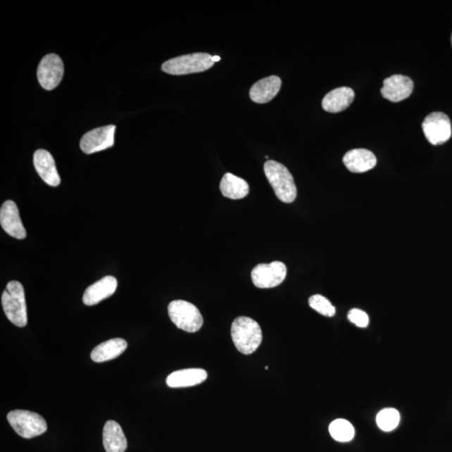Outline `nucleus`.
<instances>
[{
	"mask_svg": "<svg viewBox=\"0 0 452 452\" xmlns=\"http://www.w3.org/2000/svg\"><path fill=\"white\" fill-rule=\"evenodd\" d=\"M281 87L282 80L277 75L261 79L251 88V99L256 103H268L278 94Z\"/></svg>",
	"mask_w": 452,
	"mask_h": 452,
	"instance_id": "2eb2a0df",
	"label": "nucleus"
},
{
	"mask_svg": "<svg viewBox=\"0 0 452 452\" xmlns=\"http://www.w3.org/2000/svg\"><path fill=\"white\" fill-rule=\"evenodd\" d=\"M7 420L18 435L25 439L41 436L47 431L46 420L35 412L12 410L8 414Z\"/></svg>",
	"mask_w": 452,
	"mask_h": 452,
	"instance_id": "39448f33",
	"label": "nucleus"
},
{
	"mask_svg": "<svg viewBox=\"0 0 452 452\" xmlns=\"http://www.w3.org/2000/svg\"><path fill=\"white\" fill-rule=\"evenodd\" d=\"M286 277L287 267L281 261L257 265L251 272L252 282L258 288L276 287L284 282Z\"/></svg>",
	"mask_w": 452,
	"mask_h": 452,
	"instance_id": "6e6552de",
	"label": "nucleus"
},
{
	"mask_svg": "<svg viewBox=\"0 0 452 452\" xmlns=\"http://www.w3.org/2000/svg\"><path fill=\"white\" fill-rule=\"evenodd\" d=\"M414 89V82L410 77L402 75H394L384 81V86L381 88V94L384 99L398 103L408 99Z\"/></svg>",
	"mask_w": 452,
	"mask_h": 452,
	"instance_id": "9b49d317",
	"label": "nucleus"
},
{
	"mask_svg": "<svg viewBox=\"0 0 452 452\" xmlns=\"http://www.w3.org/2000/svg\"><path fill=\"white\" fill-rule=\"evenodd\" d=\"M212 57L207 53H194L175 57L165 62L162 70L168 74L178 75L206 72L215 64Z\"/></svg>",
	"mask_w": 452,
	"mask_h": 452,
	"instance_id": "20e7f679",
	"label": "nucleus"
},
{
	"mask_svg": "<svg viewBox=\"0 0 452 452\" xmlns=\"http://www.w3.org/2000/svg\"><path fill=\"white\" fill-rule=\"evenodd\" d=\"M34 166L39 177L48 185L57 187L61 184V178L58 171H57L56 162L48 151L39 149L34 153Z\"/></svg>",
	"mask_w": 452,
	"mask_h": 452,
	"instance_id": "ddd939ff",
	"label": "nucleus"
},
{
	"mask_svg": "<svg viewBox=\"0 0 452 452\" xmlns=\"http://www.w3.org/2000/svg\"><path fill=\"white\" fill-rule=\"evenodd\" d=\"M264 172L281 201L290 203L295 201L298 190L294 177L284 165L277 161H268L265 163Z\"/></svg>",
	"mask_w": 452,
	"mask_h": 452,
	"instance_id": "f03ea898",
	"label": "nucleus"
},
{
	"mask_svg": "<svg viewBox=\"0 0 452 452\" xmlns=\"http://www.w3.org/2000/svg\"><path fill=\"white\" fill-rule=\"evenodd\" d=\"M329 432L331 437L337 441L348 442L353 440L356 429L348 420L338 419L330 424Z\"/></svg>",
	"mask_w": 452,
	"mask_h": 452,
	"instance_id": "4be33fe9",
	"label": "nucleus"
},
{
	"mask_svg": "<svg viewBox=\"0 0 452 452\" xmlns=\"http://www.w3.org/2000/svg\"><path fill=\"white\" fill-rule=\"evenodd\" d=\"M212 59H213V61H214L215 63V62L220 61V57L218 56H215L212 57Z\"/></svg>",
	"mask_w": 452,
	"mask_h": 452,
	"instance_id": "a878e982",
	"label": "nucleus"
},
{
	"mask_svg": "<svg viewBox=\"0 0 452 452\" xmlns=\"http://www.w3.org/2000/svg\"><path fill=\"white\" fill-rule=\"evenodd\" d=\"M2 306L8 320L17 327L27 325V308H26L25 290L17 281L8 282L2 294Z\"/></svg>",
	"mask_w": 452,
	"mask_h": 452,
	"instance_id": "7ed1b4c3",
	"label": "nucleus"
},
{
	"mask_svg": "<svg viewBox=\"0 0 452 452\" xmlns=\"http://www.w3.org/2000/svg\"><path fill=\"white\" fill-rule=\"evenodd\" d=\"M348 318L353 325L360 327H366L370 323V318L368 314L358 308L350 310L348 313Z\"/></svg>",
	"mask_w": 452,
	"mask_h": 452,
	"instance_id": "393cba45",
	"label": "nucleus"
},
{
	"mask_svg": "<svg viewBox=\"0 0 452 452\" xmlns=\"http://www.w3.org/2000/svg\"><path fill=\"white\" fill-rule=\"evenodd\" d=\"M308 303L310 307L323 316L331 318L335 315L334 306L325 296L319 294L313 295L309 299Z\"/></svg>",
	"mask_w": 452,
	"mask_h": 452,
	"instance_id": "b1692460",
	"label": "nucleus"
},
{
	"mask_svg": "<svg viewBox=\"0 0 452 452\" xmlns=\"http://www.w3.org/2000/svg\"><path fill=\"white\" fill-rule=\"evenodd\" d=\"M344 165L352 172H365L376 166L375 155L370 150L358 149L349 151L343 159Z\"/></svg>",
	"mask_w": 452,
	"mask_h": 452,
	"instance_id": "f3484780",
	"label": "nucleus"
},
{
	"mask_svg": "<svg viewBox=\"0 0 452 452\" xmlns=\"http://www.w3.org/2000/svg\"><path fill=\"white\" fill-rule=\"evenodd\" d=\"M220 189L221 193L226 198L232 199H241L249 194V185L247 182L230 172L223 176L220 181Z\"/></svg>",
	"mask_w": 452,
	"mask_h": 452,
	"instance_id": "412c9836",
	"label": "nucleus"
},
{
	"mask_svg": "<svg viewBox=\"0 0 452 452\" xmlns=\"http://www.w3.org/2000/svg\"><path fill=\"white\" fill-rule=\"evenodd\" d=\"M208 375L205 370L187 369L172 372L168 376L166 384L170 388H185L198 385L206 381Z\"/></svg>",
	"mask_w": 452,
	"mask_h": 452,
	"instance_id": "a211bd4d",
	"label": "nucleus"
},
{
	"mask_svg": "<svg viewBox=\"0 0 452 452\" xmlns=\"http://www.w3.org/2000/svg\"><path fill=\"white\" fill-rule=\"evenodd\" d=\"M118 287V280L112 276H106L88 287L83 295V303L94 306L114 294Z\"/></svg>",
	"mask_w": 452,
	"mask_h": 452,
	"instance_id": "4468645a",
	"label": "nucleus"
},
{
	"mask_svg": "<svg viewBox=\"0 0 452 452\" xmlns=\"http://www.w3.org/2000/svg\"><path fill=\"white\" fill-rule=\"evenodd\" d=\"M422 130L429 143L432 145L445 144L451 137L450 118L441 112L429 114L422 123Z\"/></svg>",
	"mask_w": 452,
	"mask_h": 452,
	"instance_id": "0eeeda50",
	"label": "nucleus"
},
{
	"mask_svg": "<svg viewBox=\"0 0 452 452\" xmlns=\"http://www.w3.org/2000/svg\"><path fill=\"white\" fill-rule=\"evenodd\" d=\"M401 415L398 411L393 408H387L379 412L376 418L378 427L384 432H391L400 423Z\"/></svg>",
	"mask_w": 452,
	"mask_h": 452,
	"instance_id": "5701e85b",
	"label": "nucleus"
},
{
	"mask_svg": "<svg viewBox=\"0 0 452 452\" xmlns=\"http://www.w3.org/2000/svg\"><path fill=\"white\" fill-rule=\"evenodd\" d=\"M103 446L106 452H124L127 441L121 425L114 420H108L103 428Z\"/></svg>",
	"mask_w": 452,
	"mask_h": 452,
	"instance_id": "6ab92c4d",
	"label": "nucleus"
},
{
	"mask_svg": "<svg viewBox=\"0 0 452 452\" xmlns=\"http://www.w3.org/2000/svg\"><path fill=\"white\" fill-rule=\"evenodd\" d=\"M127 343L123 339H113L101 343L92 350V360L96 363H103L114 360L125 351Z\"/></svg>",
	"mask_w": 452,
	"mask_h": 452,
	"instance_id": "aec40b11",
	"label": "nucleus"
},
{
	"mask_svg": "<svg viewBox=\"0 0 452 452\" xmlns=\"http://www.w3.org/2000/svg\"><path fill=\"white\" fill-rule=\"evenodd\" d=\"M451 44H452V34H451Z\"/></svg>",
	"mask_w": 452,
	"mask_h": 452,
	"instance_id": "bb28decb",
	"label": "nucleus"
},
{
	"mask_svg": "<svg viewBox=\"0 0 452 452\" xmlns=\"http://www.w3.org/2000/svg\"><path fill=\"white\" fill-rule=\"evenodd\" d=\"M116 126L108 125L96 128L82 137L80 147L87 154L95 153L112 148Z\"/></svg>",
	"mask_w": 452,
	"mask_h": 452,
	"instance_id": "9d476101",
	"label": "nucleus"
},
{
	"mask_svg": "<svg viewBox=\"0 0 452 452\" xmlns=\"http://www.w3.org/2000/svg\"><path fill=\"white\" fill-rule=\"evenodd\" d=\"M232 338L239 352L251 354L259 348L263 341V331L254 319L239 317L232 323Z\"/></svg>",
	"mask_w": 452,
	"mask_h": 452,
	"instance_id": "f257e3e1",
	"label": "nucleus"
},
{
	"mask_svg": "<svg viewBox=\"0 0 452 452\" xmlns=\"http://www.w3.org/2000/svg\"><path fill=\"white\" fill-rule=\"evenodd\" d=\"M168 316L178 329L196 332L201 329L203 319L201 312L192 303L184 300H175L168 305Z\"/></svg>",
	"mask_w": 452,
	"mask_h": 452,
	"instance_id": "423d86ee",
	"label": "nucleus"
},
{
	"mask_svg": "<svg viewBox=\"0 0 452 452\" xmlns=\"http://www.w3.org/2000/svg\"><path fill=\"white\" fill-rule=\"evenodd\" d=\"M0 224L4 232L11 237L18 240H23L26 237V230L14 201H7L3 203L0 210Z\"/></svg>",
	"mask_w": 452,
	"mask_h": 452,
	"instance_id": "f8f14e48",
	"label": "nucleus"
},
{
	"mask_svg": "<svg viewBox=\"0 0 452 452\" xmlns=\"http://www.w3.org/2000/svg\"><path fill=\"white\" fill-rule=\"evenodd\" d=\"M64 75V64L61 57L55 55H47L42 60L37 70V77L39 84L47 91H51L58 87Z\"/></svg>",
	"mask_w": 452,
	"mask_h": 452,
	"instance_id": "1a4fd4ad",
	"label": "nucleus"
},
{
	"mask_svg": "<svg viewBox=\"0 0 452 452\" xmlns=\"http://www.w3.org/2000/svg\"><path fill=\"white\" fill-rule=\"evenodd\" d=\"M356 93L352 88L343 87L336 88L323 97L322 106L326 112L338 113L346 110L353 103Z\"/></svg>",
	"mask_w": 452,
	"mask_h": 452,
	"instance_id": "dca6fc26",
	"label": "nucleus"
}]
</instances>
